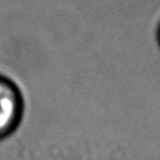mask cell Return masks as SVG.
<instances>
[{"label":"cell","instance_id":"obj_1","mask_svg":"<svg viewBox=\"0 0 160 160\" xmlns=\"http://www.w3.org/2000/svg\"><path fill=\"white\" fill-rule=\"evenodd\" d=\"M24 118V99L13 81L0 74V142L19 131Z\"/></svg>","mask_w":160,"mask_h":160},{"label":"cell","instance_id":"obj_2","mask_svg":"<svg viewBox=\"0 0 160 160\" xmlns=\"http://www.w3.org/2000/svg\"><path fill=\"white\" fill-rule=\"evenodd\" d=\"M158 36H159V42H160V27H159V33H158Z\"/></svg>","mask_w":160,"mask_h":160}]
</instances>
